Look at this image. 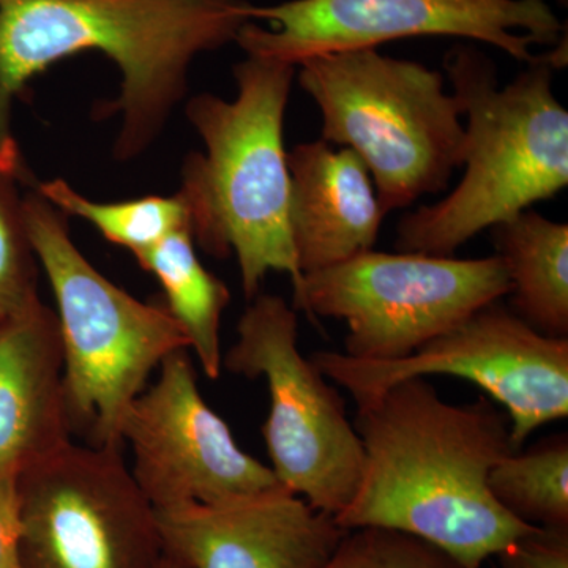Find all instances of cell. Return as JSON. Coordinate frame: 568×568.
I'll return each mask as SVG.
<instances>
[{
  "instance_id": "obj_15",
  "label": "cell",
  "mask_w": 568,
  "mask_h": 568,
  "mask_svg": "<svg viewBox=\"0 0 568 568\" xmlns=\"http://www.w3.org/2000/svg\"><path fill=\"white\" fill-rule=\"evenodd\" d=\"M58 317L40 297L0 317V470H20L70 440Z\"/></svg>"
},
{
  "instance_id": "obj_18",
  "label": "cell",
  "mask_w": 568,
  "mask_h": 568,
  "mask_svg": "<svg viewBox=\"0 0 568 568\" xmlns=\"http://www.w3.org/2000/svg\"><path fill=\"white\" fill-rule=\"evenodd\" d=\"M488 487L508 514L538 528H568V436L558 433L493 466Z\"/></svg>"
},
{
  "instance_id": "obj_16",
  "label": "cell",
  "mask_w": 568,
  "mask_h": 568,
  "mask_svg": "<svg viewBox=\"0 0 568 568\" xmlns=\"http://www.w3.org/2000/svg\"><path fill=\"white\" fill-rule=\"evenodd\" d=\"M515 315L540 334L568 338V224L534 211L491 227Z\"/></svg>"
},
{
  "instance_id": "obj_2",
  "label": "cell",
  "mask_w": 568,
  "mask_h": 568,
  "mask_svg": "<svg viewBox=\"0 0 568 568\" xmlns=\"http://www.w3.org/2000/svg\"><path fill=\"white\" fill-rule=\"evenodd\" d=\"M246 0H0V118L54 63L99 51L122 74L121 95L100 112L122 115L119 162L162 133L186 92L196 55L237 40Z\"/></svg>"
},
{
  "instance_id": "obj_17",
  "label": "cell",
  "mask_w": 568,
  "mask_h": 568,
  "mask_svg": "<svg viewBox=\"0 0 568 568\" xmlns=\"http://www.w3.org/2000/svg\"><path fill=\"white\" fill-rule=\"evenodd\" d=\"M192 231H175L138 257V263L162 284L164 306L182 328L189 351L209 379L223 369L222 320L230 305L226 284L204 267Z\"/></svg>"
},
{
  "instance_id": "obj_6",
  "label": "cell",
  "mask_w": 568,
  "mask_h": 568,
  "mask_svg": "<svg viewBox=\"0 0 568 568\" xmlns=\"http://www.w3.org/2000/svg\"><path fill=\"white\" fill-rule=\"evenodd\" d=\"M297 67L298 84L321 111V140L365 163L384 212L447 189L463 166L466 134L443 73L377 48L313 55Z\"/></svg>"
},
{
  "instance_id": "obj_24",
  "label": "cell",
  "mask_w": 568,
  "mask_h": 568,
  "mask_svg": "<svg viewBox=\"0 0 568 568\" xmlns=\"http://www.w3.org/2000/svg\"><path fill=\"white\" fill-rule=\"evenodd\" d=\"M159 568H185L181 566V564L178 562V560H174L173 558H170V556L164 555L162 564H160Z\"/></svg>"
},
{
  "instance_id": "obj_3",
  "label": "cell",
  "mask_w": 568,
  "mask_h": 568,
  "mask_svg": "<svg viewBox=\"0 0 568 568\" xmlns=\"http://www.w3.org/2000/svg\"><path fill=\"white\" fill-rule=\"evenodd\" d=\"M562 41L504 88L484 51L458 44L447 52L444 69L467 119L466 171L443 201L403 216L398 252L455 256L481 231L566 189L568 111L552 91L555 70L567 62Z\"/></svg>"
},
{
  "instance_id": "obj_11",
  "label": "cell",
  "mask_w": 568,
  "mask_h": 568,
  "mask_svg": "<svg viewBox=\"0 0 568 568\" xmlns=\"http://www.w3.org/2000/svg\"><path fill=\"white\" fill-rule=\"evenodd\" d=\"M313 364L355 403L409 377L444 375L476 384L510 420L519 450L540 426L568 416V338L537 332L508 306H484L446 334L396 362L355 361L320 351Z\"/></svg>"
},
{
  "instance_id": "obj_4",
  "label": "cell",
  "mask_w": 568,
  "mask_h": 568,
  "mask_svg": "<svg viewBox=\"0 0 568 568\" xmlns=\"http://www.w3.org/2000/svg\"><path fill=\"white\" fill-rule=\"evenodd\" d=\"M297 67L246 55L234 67L233 102L200 93L186 118L205 152L182 164L179 196L194 244L213 257H237L246 301L261 294L271 272L290 275L294 304L302 294L290 227L291 175L284 114Z\"/></svg>"
},
{
  "instance_id": "obj_12",
  "label": "cell",
  "mask_w": 568,
  "mask_h": 568,
  "mask_svg": "<svg viewBox=\"0 0 568 568\" xmlns=\"http://www.w3.org/2000/svg\"><path fill=\"white\" fill-rule=\"evenodd\" d=\"M132 476L155 510L219 504L276 487L271 466L239 446L209 406L189 351L171 354L155 383L142 390L122 425Z\"/></svg>"
},
{
  "instance_id": "obj_8",
  "label": "cell",
  "mask_w": 568,
  "mask_h": 568,
  "mask_svg": "<svg viewBox=\"0 0 568 568\" xmlns=\"http://www.w3.org/2000/svg\"><path fill=\"white\" fill-rule=\"evenodd\" d=\"M510 291L499 257L457 260L420 253L369 252L304 275L295 310L343 321L345 353L396 362Z\"/></svg>"
},
{
  "instance_id": "obj_21",
  "label": "cell",
  "mask_w": 568,
  "mask_h": 568,
  "mask_svg": "<svg viewBox=\"0 0 568 568\" xmlns=\"http://www.w3.org/2000/svg\"><path fill=\"white\" fill-rule=\"evenodd\" d=\"M323 568H465L425 541L390 529L347 530Z\"/></svg>"
},
{
  "instance_id": "obj_14",
  "label": "cell",
  "mask_w": 568,
  "mask_h": 568,
  "mask_svg": "<svg viewBox=\"0 0 568 568\" xmlns=\"http://www.w3.org/2000/svg\"><path fill=\"white\" fill-rule=\"evenodd\" d=\"M290 227L302 275L373 250L386 219L365 163L324 140L287 152Z\"/></svg>"
},
{
  "instance_id": "obj_20",
  "label": "cell",
  "mask_w": 568,
  "mask_h": 568,
  "mask_svg": "<svg viewBox=\"0 0 568 568\" xmlns=\"http://www.w3.org/2000/svg\"><path fill=\"white\" fill-rule=\"evenodd\" d=\"M28 168L10 129L0 119V317L20 312L40 297L39 261L24 215L22 186L31 185Z\"/></svg>"
},
{
  "instance_id": "obj_9",
  "label": "cell",
  "mask_w": 568,
  "mask_h": 568,
  "mask_svg": "<svg viewBox=\"0 0 568 568\" xmlns=\"http://www.w3.org/2000/svg\"><path fill=\"white\" fill-rule=\"evenodd\" d=\"M235 43L254 58L297 67L313 55L368 50L417 37H458L538 62L534 47H558L566 26L547 0H287L250 7Z\"/></svg>"
},
{
  "instance_id": "obj_5",
  "label": "cell",
  "mask_w": 568,
  "mask_h": 568,
  "mask_svg": "<svg viewBox=\"0 0 568 568\" xmlns=\"http://www.w3.org/2000/svg\"><path fill=\"white\" fill-rule=\"evenodd\" d=\"M33 252L55 298L71 433L122 447V425L155 369L189 342L164 304L142 302L100 274L71 239L67 216L36 186L24 194Z\"/></svg>"
},
{
  "instance_id": "obj_22",
  "label": "cell",
  "mask_w": 568,
  "mask_h": 568,
  "mask_svg": "<svg viewBox=\"0 0 568 568\" xmlns=\"http://www.w3.org/2000/svg\"><path fill=\"white\" fill-rule=\"evenodd\" d=\"M500 568H568V528H534L495 556Z\"/></svg>"
},
{
  "instance_id": "obj_10",
  "label": "cell",
  "mask_w": 568,
  "mask_h": 568,
  "mask_svg": "<svg viewBox=\"0 0 568 568\" xmlns=\"http://www.w3.org/2000/svg\"><path fill=\"white\" fill-rule=\"evenodd\" d=\"M24 568H159L156 510L122 447L69 444L18 473Z\"/></svg>"
},
{
  "instance_id": "obj_23",
  "label": "cell",
  "mask_w": 568,
  "mask_h": 568,
  "mask_svg": "<svg viewBox=\"0 0 568 568\" xmlns=\"http://www.w3.org/2000/svg\"><path fill=\"white\" fill-rule=\"evenodd\" d=\"M18 470H0V568H24Z\"/></svg>"
},
{
  "instance_id": "obj_1",
  "label": "cell",
  "mask_w": 568,
  "mask_h": 568,
  "mask_svg": "<svg viewBox=\"0 0 568 568\" xmlns=\"http://www.w3.org/2000/svg\"><path fill=\"white\" fill-rule=\"evenodd\" d=\"M355 405L365 459L353 500L335 517L343 529L396 530L481 568L537 528L489 491L493 466L517 452L496 403L454 405L426 377H409Z\"/></svg>"
},
{
  "instance_id": "obj_13",
  "label": "cell",
  "mask_w": 568,
  "mask_h": 568,
  "mask_svg": "<svg viewBox=\"0 0 568 568\" xmlns=\"http://www.w3.org/2000/svg\"><path fill=\"white\" fill-rule=\"evenodd\" d=\"M156 518L164 555L185 568H323L347 532L284 487Z\"/></svg>"
},
{
  "instance_id": "obj_19",
  "label": "cell",
  "mask_w": 568,
  "mask_h": 568,
  "mask_svg": "<svg viewBox=\"0 0 568 568\" xmlns=\"http://www.w3.org/2000/svg\"><path fill=\"white\" fill-rule=\"evenodd\" d=\"M36 189L52 207L92 224L108 242L129 250L136 260L175 231L190 230L189 212L178 193L99 203L63 179L37 183Z\"/></svg>"
},
{
  "instance_id": "obj_7",
  "label": "cell",
  "mask_w": 568,
  "mask_h": 568,
  "mask_svg": "<svg viewBox=\"0 0 568 568\" xmlns=\"http://www.w3.org/2000/svg\"><path fill=\"white\" fill-rule=\"evenodd\" d=\"M223 368L267 383L271 402L261 433L276 480L317 510L342 514L361 484L364 446L345 399L302 354L294 306L274 294L250 301Z\"/></svg>"
}]
</instances>
